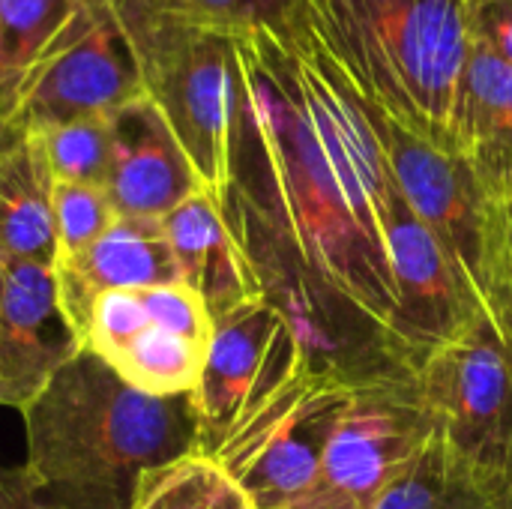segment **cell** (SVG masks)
<instances>
[{
	"label": "cell",
	"instance_id": "1",
	"mask_svg": "<svg viewBox=\"0 0 512 509\" xmlns=\"http://www.w3.org/2000/svg\"><path fill=\"white\" fill-rule=\"evenodd\" d=\"M237 57L225 192L279 228L315 279L393 333L399 303L378 228L393 174L345 75L300 15L285 36L240 33Z\"/></svg>",
	"mask_w": 512,
	"mask_h": 509
},
{
	"label": "cell",
	"instance_id": "2",
	"mask_svg": "<svg viewBox=\"0 0 512 509\" xmlns=\"http://www.w3.org/2000/svg\"><path fill=\"white\" fill-rule=\"evenodd\" d=\"M27 489L54 509H129L141 477L198 453L192 393L150 396L81 351L24 411Z\"/></svg>",
	"mask_w": 512,
	"mask_h": 509
},
{
	"label": "cell",
	"instance_id": "3",
	"mask_svg": "<svg viewBox=\"0 0 512 509\" xmlns=\"http://www.w3.org/2000/svg\"><path fill=\"white\" fill-rule=\"evenodd\" d=\"M468 0H300L297 15L342 75L426 141L456 153Z\"/></svg>",
	"mask_w": 512,
	"mask_h": 509
},
{
	"label": "cell",
	"instance_id": "4",
	"mask_svg": "<svg viewBox=\"0 0 512 509\" xmlns=\"http://www.w3.org/2000/svg\"><path fill=\"white\" fill-rule=\"evenodd\" d=\"M414 384L444 447L504 504L512 492V342L486 318L432 348Z\"/></svg>",
	"mask_w": 512,
	"mask_h": 509
},
{
	"label": "cell",
	"instance_id": "5",
	"mask_svg": "<svg viewBox=\"0 0 512 509\" xmlns=\"http://www.w3.org/2000/svg\"><path fill=\"white\" fill-rule=\"evenodd\" d=\"M354 387L336 375L300 369L246 414L210 459L234 477L255 509L291 507L315 492L327 441Z\"/></svg>",
	"mask_w": 512,
	"mask_h": 509
},
{
	"label": "cell",
	"instance_id": "6",
	"mask_svg": "<svg viewBox=\"0 0 512 509\" xmlns=\"http://www.w3.org/2000/svg\"><path fill=\"white\" fill-rule=\"evenodd\" d=\"M78 336L84 351L102 357L129 387L183 396L201 378L213 318L183 282L126 288L99 294Z\"/></svg>",
	"mask_w": 512,
	"mask_h": 509
},
{
	"label": "cell",
	"instance_id": "7",
	"mask_svg": "<svg viewBox=\"0 0 512 509\" xmlns=\"http://www.w3.org/2000/svg\"><path fill=\"white\" fill-rule=\"evenodd\" d=\"M144 93L162 111L207 192L231 177V135L240 96L237 36L204 21L183 24L144 66Z\"/></svg>",
	"mask_w": 512,
	"mask_h": 509
},
{
	"label": "cell",
	"instance_id": "8",
	"mask_svg": "<svg viewBox=\"0 0 512 509\" xmlns=\"http://www.w3.org/2000/svg\"><path fill=\"white\" fill-rule=\"evenodd\" d=\"M432 438L414 375L357 384L327 441L318 486L354 509H372Z\"/></svg>",
	"mask_w": 512,
	"mask_h": 509
},
{
	"label": "cell",
	"instance_id": "9",
	"mask_svg": "<svg viewBox=\"0 0 512 509\" xmlns=\"http://www.w3.org/2000/svg\"><path fill=\"white\" fill-rule=\"evenodd\" d=\"M144 96L138 57L102 0H84L66 39L27 84L12 126L39 135L45 129L111 117Z\"/></svg>",
	"mask_w": 512,
	"mask_h": 509
},
{
	"label": "cell",
	"instance_id": "10",
	"mask_svg": "<svg viewBox=\"0 0 512 509\" xmlns=\"http://www.w3.org/2000/svg\"><path fill=\"white\" fill-rule=\"evenodd\" d=\"M300 369V348L267 300H249L213 321L201 378L192 390L198 453L213 456L243 417Z\"/></svg>",
	"mask_w": 512,
	"mask_h": 509
},
{
	"label": "cell",
	"instance_id": "11",
	"mask_svg": "<svg viewBox=\"0 0 512 509\" xmlns=\"http://www.w3.org/2000/svg\"><path fill=\"white\" fill-rule=\"evenodd\" d=\"M81 351L54 267L0 258V405L24 414Z\"/></svg>",
	"mask_w": 512,
	"mask_h": 509
},
{
	"label": "cell",
	"instance_id": "12",
	"mask_svg": "<svg viewBox=\"0 0 512 509\" xmlns=\"http://www.w3.org/2000/svg\"><path fill=\"white\" fill-rule=\"evenodd\" d=\"M111 165L105 192L117 216L165 219L204 183L165 123L162 111L144 93L108 117Z\"/></svg>",
	"mask_w": 512,
	"mask_h": 509
},
{
	"label": "cell",
	"instance_id": "13",
	"mask_svg": "<svg viewBox=\"0 0 512 509\" xmlns=\"http://www.w3.org/2000/svg\"><path fill=\"white\" fill-rule=\"evenodd\" d=\"M63 312L81 330L93 300L105 291L177 285L180 270L162 219L120 216L93 246L54 264Z\"/></svg>",
	"mask_w": 512,
	"mask_h": 509
},
{
	"label": "cell",
	"instance_id": "14",
	"mask_svg": "<svg viewBox=\"0 0 512 509\" xmlns=\"http://www.w3.org/2000/svg\"><path fill=\"white\" fill-rule=\"evenodd\" d=\"M180 282L201 297L210 318L219 321L249 300H258L252 267L231 234L213 192H198L162 219Z\"/></svg>",
	"mask_w": 512,
	"mask_h": 509
},
{
	"label": "cell",
	"instance_id": "15",
	"mask_svg": "<svg viewBox=\"0 0 512 509\" xmlns=\"http://www.w3.org/2000/svg\"><path fill=\"white\" fill-rule=\"evenodd\" d=\"M453 144L483 186L507 204L512 192V66L480 42L468 45L462 66Z\"/></svg>",
	"mask_w": 512,
	"mask_h": 509
},
{
	"label": "cell",
	"instance_id": "16",
	"mask_svg": "<svg viewBox=\"0 0 512 509\" xmlns=\"http://www.w3.org/2000/svg\"><path fill=\"white\" fill-rule=\"evenodd\" d=\"M0 258L54 267V177L36 135L21 132L0 153Z\"/></svg>",
	"mask_w": 512,
	"mask_h": 509
},
{
	"label": "cell",
	"instance_id": "17",
	"mask_svg": "<svg viewBox=\"0 0 512 509\" xmlns=\"http://www.w3.org/2000/svg\"><path fill=\"white\" fill-rule=\"evenodd\" d=\"M84 0H0V120H15L39 66L66 39Z\"/></svg>",
	"mask_w": 512,
	"mask_h": 509
},
{
	"label": "cell",
	"instance_id": "18",
	"mask_svg": "<svg viewBox=\"0 0 512 509\" xmlns=\"http://www.w3.org/2000/svg\"><path fill=\"white\" fill-rule=\"evenodd\" d=\"M372 509H501V504L435 435Z\"/></svg>",
	"mask_w": 512,
	"mask_h": 509
},
{
	"label": "cell",
	"instance_id": "19",
	"mask_svg": "<svg viewBox=\"0 0 512 509\" xmlns=\"http://www.w3.org/2000/svg\"><path fill=\"white\" fill-rule=\"evenodd\" d=\"M129 509H255L234 477L210 456L192 453L150 468Z\"/></svg>",
	"mask_w": 512,
	"mask_h": 509
},
{
	"label": "cell",
	"instance_id": "20",
	"mask_svg": "<svg viewBox=\"0 0 512 509\" xmlns=\"http://www.w3.org/2000/svg\"><path fill=\"white\" fill-rule=\"evenodd\" d=\"M54 183L105 186L111 165V129L108 117L72 120L36 135Z\"/></svg>",
	"mask_w": 512,
	"mask_h": 509
},
{
	"label": "cell",
	"instance_id": "21",
	"mask_svg": "<svg viewBox=\"0 0 512 509\" xmlns=\"http://www.w3.org/2000/svg\"><path fill=\"white\" fill-rule=\"evenodd\" d=\"M117 219L120 216H117L105 186L54 183L57 261L60 258H72L78 252H84L87 246H93Z\"/></svg>",
	"mask_w": 512,
	"mask_h": 509
},
{
	"label": "cell",
	"instance_id": "22",
	"mask_svg": "<svg viewBox=\"0 0 512 509\" xmlns=\"http://www.w3.org/2000/svg\"><path fill=\"white\" fill-rule=\"evenodd\" d=\"M102 6L132 45L138 66H144L183 24L195 21L189 0H102Z\"/></svg>",
	"mask_w": 512,
	"mask_h": 509
},
{
	"label": "cell",
	"instance_id": "23",
	"mask_svg": "<svg viewBox=\"0 0 512 509\" xmlns=\"http://www.w3.org/2000/svg\"><path fill=\"white\" fill-rule=\"evenodd\" d=\"M189 6L198 21L234 36L252 30L285 36L297 18L300 0H189Z\"/></svg>",
	"mask_w": 512,
	"mask_h": 509
},
{
	"label": "cell",
	"instance_id": "24",
	"mask_svg": "<svg viewBox=\"0 0 512 509\" xmlns=\"http://www.w3.org/2000/svg\"><path fill=\"white\" fill-rule=\"evenodd\" d=\"M468 39L512 66V0H468Z\"/></svg>",
	"mask_w": 512,
	"mask_h": 509
},
{
	"label": "cell",
	"instance_id": "25",
	"mask_svg": "<svg viewBox=\"0 0 512 509\" xmlns=\"http://www.w3.org/2000/svg\"><path fill=\"white\" fill-rule=\"evenodd\" d=\"M282 509H354V507H351V504H345L342 498H336V495L324 492L321 486H315V492H309L303 501H297V504H291V507H282Z\"/></svg>",
	"mask_w": 512,
	"mask_h": 509
},
{
	"label": "cell",
	"instance_id": "26",
	"mask_svg": "<svg viewBox=\"0 0 512 509\" xmlns=\"http://www.w3.org/2000/svg\"><path fill=\"white\" fill-rule=\"evenodd\" d=\"M12 483H15V501H18V509H54V507H48V504H42V501L27 489V483H24L21 471H15V474H12Z\"/></svg>",
	"mask_w": 512,
	"mask_h": 509
},
{
	"label": "cell",
	"instance_id": "27",
	"mask_svg": "<svg viewBox=\"0 0 512 509\" xmlns=\"http://www.w3.org/2000/svg\"><path fill=\"white\" fill-rule=\"evenodd\" d=\"M0 509H18L15 483H12V474H6V471H0Z\"/></svg>",
	"mask_w": 512,
	"mask_h": 509
},
{
	"label": "cell",
	"instance_id": "28",
	"mask_svg": "<svg viewBox=\"0 0 512 509\" xmlns=\"http://www.w3.org/2000/svg\"><path fill=\"white\" fill-rule=\"evenodd\" d=\"M18 135H21V129H18V126H12L9 120H0V153H3V150L18 138Z\"/></svg>",
	"mask_w": 512,
	"mask_h": 509
},
{
	"label": "cell",
	"instance_id": "29",
	"mask_svg": "<svg viewBox=\"0 0 512 509\" xmlns=\"http://www.w3.org/2000/svg\"><path fill=\"white\" fill-rule=\"evenodd\" d=\"M507 216H510V252H512V192H510V201H507Z\"/></svg>",
	"mask_w": 512,
	"mask_h": 509
},
{
	"label": "cell",
	"instance_id": "30",
	"mask_svg": "<svg viewBox=\"0 0 512 509\" xmlns=\"http://www.w3.org/2000/svg\"><path fill=\"white\" fill-rule=\"evenodd\" d=\"M501 509H512V492H510V498H507V501L501 504Z\"/></svg>",
	"mask_w": 512,
	"mask_h": 509
}]
</instances>
